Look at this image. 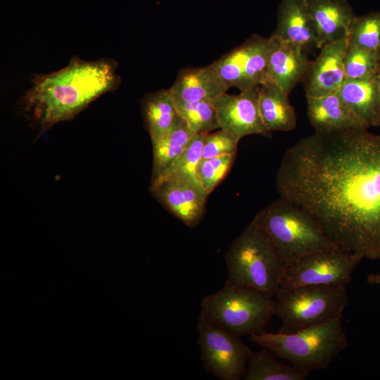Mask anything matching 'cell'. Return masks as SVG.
<instances>
[{
	"instance_id": "obj_1",
	"label": "cell",
	"mask_w": 380,
	"mask_h": 380,
	"mask_svg": "<svg viewBox=\"0 0 380 380\" xmlns=\"http://www.w3.org/2000/svg\"><path fill=\"white\" fill-rule=\"evenodd\" d=\"M276 184L341 248L380 260V135L315 132L286 150Z\"/></svg>"
},
{
	"instance_id": "obj_2",
	"label": "cell",
	"mask_w": 380,
	"mask_h": 380,
	"mask_svg": "<svg viewBox=\"0 0 380 380\" xmlns=\"http://www.w3.org/2000/svg\"><path fill=\"white\" fill-rule=\"evenodd\" d=\"M112 59L74 56L66 66L35 75L21 99L23 111L42 130L70 120L121 82Z\"/></svg>"
},
{
	"instance_id": "obj_3",
	"label": "cell",
	"mask_w": 380,
	"mask_h": 380,
	"mask_svg": "<svg viewBox=\"0 0 380 380\" xmlns=\"http://www.w3.org/2000/svg\"><path fill=\"white\" fill-rule=\"evenodd\" d=\"M252 222L270 239L286 267L311 253L339 247L310 213L281 198L258 212Z\"/></svg>"
},
{
	"instance_id": "obj_4",
	"label": "cell",
	"mask_w": 380,
	"mask_h": 380,
	"mask_svg": "<svg viewBox=\"0 0 380 380\" xmlns=\"http://www.w3.org/2000/svg\"><path fill=\"white\" fill-rule=\"evenodd\" d=\"M251 341L308 372L326 369L349 346L343 316L296 332L251 334Z\"/></svg>"
},
{
	"instance_id": "obj_5",
	"label": "cell",
	"mask_w": 380,
	"mask_h": 380,
	"mask_svg": "<svg viewBox=\"0 0 380 380\" xmlns=\"http://www.w3.org/2000/svg\"><path fill=\"white\" fill-rule=\"evenodd\" d=\"M224 258L230 282L274 298L286 266L270 239L252 221L234 240Z\"/></svg>"
},
{
	"instance_id": "obj_6",
	"label": "cell",
	"mask_w": 380,
	"mask_h": 380,
	"mask_svg": "<svg viewBox=\"0 0 380 380\" xmlns=\"http://www.w3.org/2000/svg\"><path fill=\"white\" fill-rule=\"evenodd\" d=\"M274 298L228 279L217 291L201 300L200 315L210 324L239 336L259 334L274 315Z\"/></svg>"
},
{
	"instance_id": "obj_7",
	"label": "cell",
	"mask_w": 380,
	"mask_h": 380,
	"mask_svg": "<svg viewBox=\"0 0 380 380\" xmlns=\"http://www.w3.org/2000/svg\"><path fill=\"white\" fill-rule=\"evenodd\" d=\"M274 301L279 332L289 334L343 316L349 298L346 286L304 285L279 289Z\"/></svg>"
},
{
	"instance_id": "obj_8",
	"label": "cell",
	"mask_w": 380,
	"mask_h": 380,
	"mask_svg": "<svg viewBox=\"0 0 380 380\" xmlns=\"http://www.w3.org/2000/svg\"><path fill=\"white\" fill-rule=\"evenodd\" d=\"M198 343L203 367L221 380L243 379L252 351L241 336L198 319Z\"/></svg>"
},
{
	"instance_id": "obj_9",
	"label": "cell",
	"mask_w": 380,
	"mask_h": 380,
	"mask_svg": "<svg viewBox=\"0 0 380 380\" xmlns=\"http://www.w3.org/2000/svg\"><path fill=\"white\" fill-rule=\"evenodd\" d=\"M363 258L339 247L311 253L285 267L279 289L304 285L347 286Z\"/></svg>"
},
{
	"instance_id": "obj_10",
	"label": "cell",
	"mask_w": 380,
	"mask_h": 380,
	"mask_svg": "<svg viewBox=\"0 0 380 380\" xmlns=\"http://www.w3.org/2000/svg\"><path fill=\"white\" fill-rule=\"evenodd\" d=\"M259 87L241 91L239 94H222L216 99L220 129L240 139L251 134L270 137L260 116L258 103Z\"/></svg>"
},
{
	"instance_id": "obj_11",
	"label": "cell",
	"mask_w": 380,
	"mask_h": 380,
	"mask_svg": "<svg viewBox=\"0 0 380 380\" xmlns=\"http://www.w3.org/2000/svg\"><path fill=\"white\" fill-rule=\"evenodd\" d=\"M150 191L160 204L189 227H196L204 217L208 195L198 180L173 178Z\"/></svg>"
},
{
	"instance_id": "obj_12",
	"label": "cell",
	"mask_w": 380,
	"mask_h": 380,
	"mask_svg": "<svg viewBox=\"0 0 380 380\" xmlns=\"http://www.w3.org/2000/svg\"><path fill=\"white\" fill-rule=\"evenodd\" d=\"M348 39L324 45L311 61L303 80L306 97H318L336 92L346 82L344 56Z\"/></svg>"
},
{
	"instance_id": "obj_13",
	"label": "cell",
	"mask_w": 380,
	"mask_h": 380,
	"mask_svg": "<svg viewBox=\"0 0 380 380\" xmlns=\"http://www.w3.org/2000/svg\"><path fill=\"white\" fill-rule=\"evenodd\" d=\"M272 35L292 42L306 51L321 49L306 0H281L278 8L277 27Z\"/></svg>"
},
{
	"instance_id": "obj_14",
	"label": "cell",
	"mask_w": 380,
	"mask_h": 380,
	"mask_svg": "<svg viewBox=\"0 0 380 380\" xmlns=\"http://www.w3.org/2000/svg\"><path fill=\"white\" fill-rule=\"evenodd\" d=\"M308 118L319 133H333L369 127L348 107L337 92L307 97Z\"/></svg>"
},
{
	"instance_id": "obj_15",
	"label": "cell",
	"mask_w": 380,
	"mask_h": 380,
	"mask_svg": "<svg viewBox=\"0 0 380 380\" xmlns=\"http://www.w3.org/2000/svg\"><path fill=\"white\" fill-rule=\"evenodd\" d=\"M276 38L265 83L274 84L289 94L303 81L311 61L302 47Z\"/></svg>"
},
{
	"instance_id": "obj_16",
	"label": "cell",
	"mask_w": 380,
	"mask_h": 380,
	"mask_svg": "<svg viewBox=\"0 0 380 380\" xmlns=\"http://www.w3.org/2000/svg\"><path fill=\"white\" fill-rule=\"evenodd\" d=\"M321 48L346 39L355 15L347 0H306Z\"/></svg>"
},
{
	"instance_id": "obj_17",
	"label": "cell",
	"mask_w": 380,
	"mask_h": 380,
	"mask_svg": "<svg viewBox=\"0 0 380 380\" xmlns=\"http://www.w3.org/2000/svg\"><path fill=\"white\" fill-rule=\"evenodd\" d=\"M229 89L210 65L181 70L170 91L173 99L194 102L217 99Z\"/></svg>"
},
{
	"instance_id": "obj_18",
	"label": "cell",
	"mask_w": 380,
	"mask_h": 380,
	"mask_svg": "<svg viewBox=\"0 0 380 380\" xmlns=\"http://www.w3.org/2000/svg\"><path fill=\"white\" fill-rule=\"evenodd\" d=\"M375 75L346 80L336 91L348 107L369 127L380 126V103Z\"/></svg>"
},
{
	"instance_id": "obj_19",
	"label": "cell",
	"mask_w": 380,
	"mask_h": 380,
	"mask_svg": "<svg viewBox=\"0 0 380 380\" xmlns=\"http://www.w3.org/2000/svg\"><path fill=\"white\" fill-rule=\"evenodd\" d=\"M284 91L272 83L259 87L258 103L262 120L270 132H287L296 126V115Z\"/></svg>"
},
{
	"instance_id": "obj_20",
	"label": "cell",
	"mask_w": 380,
	"mask_h": 380,
	"mask_svg": "<svg viewBox=\"0 0 380 380\" xmlns=\"http://www.w3.org/2000/svg\"><path fill=\"white\" fill-rule=\"evenodd\" d=\"M194 135L187 123L179 115L168 132L151 141L153 156L151 180L184 151Z\"/></svg>"
},
{
	"instance_id": "obj_21",
	"label": "cell",
	"mask_w": 380,
	"mask_h": 380,
	"mask_svg": "<svg viewBox=\"0 0 380 380\" xmlns=\"http://www.w3.org/2000/svg\"><path fill=\"white\" fill-rule=\"evenodd\" d=\"M141 106L151 141L168 132L179 116L170 89L146 94Z\"/></svg>"
},
{
	"instance_id": "obj_22",
	"label": "cell",
	"mask_w": 380,
	"mask_h": 380,
	"mask_svg": "<svg viewBox=\"0 0 380 380\" xmlns=\"http://www.w3.org/2000/svg\"><path fill=\"white\" fill-rule=\"evenodd\" d=\"M267 348L252 353L244 380H305L310 372L293 365H286Z\"/></svg>"
},
{
	"instance_id": "obj_23",
	"label": "cell",
	"mask_w": 380,
	"mask_h": 380,
	"mask_svg": "<svg viewBox=\"0 0 380 380\" xmlns=\"http://www.w3.org/2000/svg\"><path fill=\"white\" fill-rule=\"evenodd\" d=\"M253 39L252 49L246 63L239 88L240 91L260 87L265 83L270 58L277 41V38L272 35L269 38L255 35L253 36Z\"/></svg>"
},
{
	"instance_id": "obj_24",
	"label": "cell",
	"mask_w": 380,
	"mask_h": 380,
	"mask_svg": "<svg viewBox=\"0 0 380 380\" xmlns=\"http://www.w3.org/2000/svg\"><path fill=\"white\" fill-rule=\"evenodd\" d=\"M205 134H195L184 151L154 179L151 180L150 190L162 182L173 178L184 177L198 180L196 170L198 162L202 158V149Z\"/></svg>"
},
{
	"instance_id": "obj_25",
	"label": "cell",
	"mask_w": 380,
	"mask_h": 380,
	"mask_svg": "<svg viewBox=\"0 0 380 380\" xmlns=\"http://www.w3.org/2000/svg\"><path fill=\"white\" fill-rule=\"evenodd\" d=\"M173 100L179 115L195 134H208L220 128L216 99L194 102Z\"/></svg>"
},
{
	"instance_id": "obj_26",
	"label": "cell",
	"mask_w": 380,
	"mask_h": 380,
	"mask_svg": "<svg viewBox=\"0 0 380 380\" xmlns=\"http://www.w3.org/2000/svg\"><path fill=\"white\" fill-rule=\"evenodd\" d=\"M253 42L252 37L239 46L234 48L210 64L229 88H240Z\"/></svg>"
},
{
	"instance_id": "obj_27",
	"label": "cell",
	"mask_w": 380,
	"mask_h": 380,
	"mask_svg": "<svg viewBox=\"0 0 380 380\" xmlns=\"http://www.w3.org/2000/svg\"><path fill=\"white\" fill-rule=\"evenodd\" d=\"M380 66V51L365 49L348 43L344 56L347 80L375 75Z\"/></svg>"
},
{
	"instance_id": "obj_28",
	"label": "cell",
	"mask_w": 380,
	"mask_h": 380,
	"mask_svg": "<svg viewBox=\"0 0 380 380\" xmlns=\"http://www.w3.org/2000/svg\"><path fill=\"white\" fill-rule=\"evenodd\" d=\"M348 39L351 44L380 51V11L355 16L351 23Z\"/></svg>"
},
{
	"instance_id": "obj_29",
	"label": "cell",
	"mask_w": 380,
	"mask_h": 380,
	"mask_svg": "<svg viewBox=\"0 0 380 380\" xmlns=\"http://www.w3.org/2000/svg\"><path fill=\"white\" fill-rule=\"evenodd\" d=\"M236 153L210 158H201L196 175L205 191L209 195L224 179L230 170Z\"/></svg>"
},
{
	"instance_id": "obj_30",
	"label": "cell",
	"mask_w": 380,
	"mask_h": 380,
	"mask_svg": "<svg viewBox=\"0 0 380 380\" xmlns=\"http://www.w3.org/2000/svg\"><path fill=\"white\" fill-rule=\"evenodd\" d=\"M240 139L234 134L222 129L213 133H208L203 141L202 158L235 153Z\"/></svg>"
},
{
	"instance_id": "obj_31",
	"label": "cell",
	"mask_w": 380,
	"mask_h": 380,
	"mask_svg": "<svg viewBox=\"0 0 380 380\" xmlns=\"http://www.w3.org/2000/svg\"><path fill=\"white\" fill-rule=\"evenodd\" d=\"M369 284L380 285V273L370 274L367 279Z\"/></svg>"
},
{
	"instance_id": "obj_32",
	"label": "cell",
	"mask_w": 380,
	"mask_h": 380,
	"mask_svg": "<svg viewBox=\"0 0 380 380\" xmlns=\"http://www.w3.org/2000/svg\"><path fill=\"white\" fill-rule=\"evenodd\" d=\"M376 84L379 93V103H380V66L379 68L378 72L376 73Z\"/></svg>"
}]
</instances>
